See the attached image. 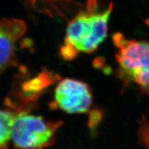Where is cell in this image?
Wrapping results in <instances>:
<instances>
[{
    "mask_svg": "<svg viewBox=\"0 0 149 149\" xmlns=\"http://www.w3.org/2000/svg\"><path fill=\"white\" fill-rule=\"evenodd\" d=\"M100 0H87L85 11L68 23L65 43L78 52L91 54L98 48L108 34V23L113 3L99 11Z\"/></svg>",
    "mask_w": 149,
    "mask_h": 149,
    "instance_id": "obj_1",
    "label": "cell"
},
{
    "mask_svg": "<svg viewBox=\"0 0 149 149\" xmlns=\"http://www.w3.org/2000/svg\"><path fill=\"white\" fill-rule=\"evenodd\" d=\"M117 47V75L125 85L133 83L149 93V40L125 39L119 32L113 36Z\"/></svg>",
    "mask_w": 149,
    "mask_h": 149,
    "instance_id": "obj_2",
    "label": "cell"
},
{
    "mask_svg": "<svg viewBox=\"0 0 149 149\" xmlns=\"http://www.w3.org/2000/svg\"><path fill=\"white\" fill-rule=\"evenodd\" d=\"M60 121L47 120L29 112H22L15 116L11 141L17 149H45L54 143Z\"/></svg>",
    "mask_w": 149,
    "mask_h": 149,
    "instance_id": "obj_3",
    "label": "cell"
},
{
    "mask_svg": "<svg viewBox=\"0 0 149 149\" xmlns=\"http://www.w3.org/2000/svg\"><path fill=\"white\" fill-rule=\"evenodd\" d=\"M93 102L92 91L86 83L72 78L60 81L50 106L68 114H83L89 111Z\"/></svg>",
    "mask_w": 149,
    "mask_h": 149,
    "instance_id": "obj_4",
    "label": "cell"
},
{
    "mask_svg": "<svg viewBox=\"0 0 149 149\" xmlns=\"http://www.w3.org/2000/svg\"><path fill=\"white\" fill-rule=\"evenodd\" d=\"M57 75L44 70L36 77L22 82L15 95H11L5 101L8 109L15 114L29 112L44 91L57 80Z\"/></svg>",
    "mask_w": 149,
    "mask_h": 149,
    "instance_id": "obj_5",
    "label": "cell"
},
{
    "mask_svg": "<svg viewBox=\"0 0 149 149\" xmlns=\"http://www.w3.org/2000/svg\"><path fill=\"white\" fill-rule=\"evenodd\" d=\"M26 31V26L21 20H0V73L16 64L15 45Z\"/></svg>",
    "mask_w": 149,
    "mask_h": 149,
    "instance_id": "obj_6",
    "label": "cell"
},
{
    "mask_svg": "<svg viewBox=\"0 0 149 149\" xmlns=\"http://www.w3.org/2000/svg\"><path fill=\"white\" fill-rule=\"evenodd\" d=\"M15 116L8 109H0V149H8Z\"/></svg>",
    "mask_w": 149,
    "mask_h": 149,
    "instance_id": "obj_7",
    "label": "cell"
},
{
    "mask_svg": "<svg viewBox=\"0 0 149 149\" xmlns=\"http://www.w3.org/2000/svg\"><path fill=\"white\" fill-rule=\"evenodd\" d=\"M139 138L141 144L146 149H149V123L144 116L140 120Z\"/></svg>",
    "mask_w": 149,
    "mask_h": 149,
    "instance_id": "obj_8",
    "label": "cell"
},
{
    "mask_svg": "<svg viewBox=\"0 0 149 149\" xmlns=\"http://www.w3.org/2000/svg\"><path fill=\"white\" fill-rule=\"evenodd\" d=\"M103 113L99 109H95L90 111L89 119H88V125L90 128L96 127L102 119Z\"/></svg>",
    "mask_w": 149,
    "mask_h": 149,
    "instance_id": "obj_9",
    "label": "cell"
},
{
    "mask_svg": "<svg viewBox=\"0 0 149 149\" xmlns=\"http://www.w3.org/2000/svg\"><path fill=\"white\" fill-rule=\"evenodd\" d=\"M78 51L70 45L68 44H64L61 47L60 54L65 60H73L75 58L78 54Z\"/></svg>",
    "mask_w": 149,
    "mask_h": 149,
    "instance_id": "obj_10",
    "label": "cell"
}]
</instances>
